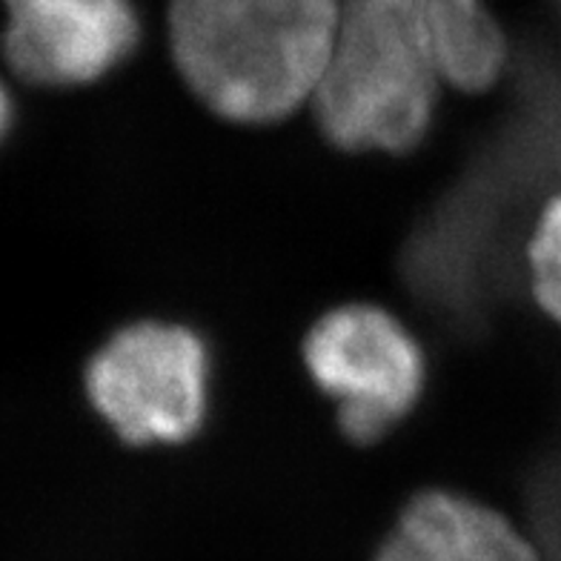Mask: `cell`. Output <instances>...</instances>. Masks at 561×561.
Listing matches in <instances>:
<instances>
[{
    "mask_svg": "<svg viewBox=\"0 0 561 561\" xmlns=\"http://www.w3.org/2000/svg\"><path fill=\"white\" fill-rule=\"evenodd\" d=\"M438 60L447 83L488 92L507 72L513 41L493 0H427Z\"/></svg>",
    "mask_w": 561,
    "mask_h": 561,
    "instance_id": "52a82bcc",
    "label": "cell"
},
{
    "mask_svg": "<svg viewBox=\"0 0 561 561\" xmlns=\"http://www.w3.org/2000/svg\"><path fill=\"white\" fill-rule=\"evenodd\" d=\"M556 3V12H559V18H561V0H553Z\"/></svg>",
    "mask_w": 561,
    "mask_h": 561,
    "instance_id": "30bf717a",
    "label": "cell"
},
{
    "mask_svg": "<svg viewBox=\"0 0 561 561\" xmlns=\"http://www.w3.org/2000/svg\"><path fill=\"white\" fill-rule=\"evenodd\" d=\"M209 378V347L193 327L135 321L89 358L87 396L121 442L184 444L207 421Z\"/></svg>",
    "mask_w": 561,
    "mask_h": 561,
    "instance_id": "3957f363",
    "label": "cell"
},
{
    "mask_svg": "<svg viewBox=\"0 0 561 561\" xmlns=\"http://www.w3.org/2000/svg\"><path fill=\"white\" fill-rule=\"evenodd\" d=\"M341 0H167L163 41L181 81L215 115L275 124L316 95Z\"/></svg>",
    "mask_w": 561,
    "mask_h": 561,
    "instance_id": "6da1fadb",
    "label": "cell"
},
{
    "mask_svg": "<svg viewBox=\"0 0 561 561\" xmlns=\"http://www.w3.org/2000/svg\"><path fill=\"white\" fill-rule=\"evenodd\" d=\"M442 83L427 0H341L318 126L347 152L401 156L427 138Z\"/></svg>",
    "mask_w": 561,
    "mask_h": 561,
    "instance_id": "7a4b0ae2",
    "label": "cell"
},
{
    "mask_svg": "<svg viewBox=\"0 0 561 561\" xmlns=\"http://www.w3.org/2000/svg\"><path fill=\"white\" fill-rule=\"evenodd\" d=\"M527 278L533 301L561 327V193L547 198L527 241Z\"/></svg>",
    "mask_w": 561,
    "mask_h": 561,
    "instance_id": "ba28073f",
    "label": "cell"
},
{
    "mask_svg": "<svg viewBox=\"0 0 561 561\" xmlns=\"http://www.w3.org/2000/svg\"><path fill=\"white\" fill-rule=\"evenodd\" d=\"M304 367L335 404L341 433L358 444L401 424L427 381L415 335L376 304H344L318 318L304 339Z\"/></svg>",
    "mask_w": 561,
    "mask_h": 561,
    "instance_id": "277c9868",
    "label": "cell"
},
{
    "mask_svg": "<svg viewBox=\"0 0 561 561\" xmlns=\"http://www.w3.org/2000/svg\"><path fill=\"white\" fill-rule=\"evenodd\" d=\"M0 46L12 72L35 87L75 89L118 72L147 44L140 0H0Z\"/></svg>",
    "mask_w": 561,
    "mask_h": 561,
    "instance_id": "5b68a950",
    "label": "cell"
},
{
    "mask_svg": "<svg viewBox=\"0 0 561 561\" xmlns=\"http://www.w3.org/2000/svg\"><path fill=\"white\" fill-rule=\"evenodd\" d=\"M9 126H12V101H9L7 87L0 83V140L9 133Z\"/></svg>",
    "mask_w": 561,
    "mask_h": 561,
    "instance_id": "9c48e42d",
    "label": "cell"
},
{
    "mask_svg": "<svg viewBox=\"0 0 561 561\" xmlns=\"http://www.w3.org/2000/svg\"><path fill=\"white\" fill-rule=\"evenodd\" d=\"M376 561H541L504 513L450 490H427L401 510Z\"/></svg>",
    "mask_w": 561,
    "mask_h": 561,
    "instance_id": "8992f818",
    "label": "cell"
}]
</instances>
